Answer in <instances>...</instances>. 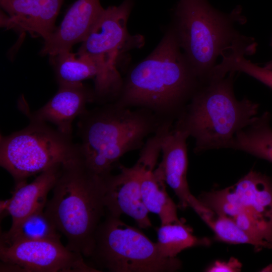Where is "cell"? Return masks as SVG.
<instances>
[{
  "mask_svg": "<svg viewBox=\"0 0 272 272\" xmlns=\"http://www.w3.org/2000/svg\"><path fill=\"white\" fill-rule=\"evenodd\" d=\"M181 50L171 26L152 52L123 79L113 102L148 110L164 122L176 120L201 84Z\"/></svg>",
  "mask_w": 272,
  "mask_h": 272,
  "instance_id": "obj_1",
  "label": "cell"
},
{
  "mask_svg": "<svg viewBox=\"0 0 272 272\" xmlns=\"http://www.w3.org/2000/svg\"><path fill=\"white\" fill-rule=\"evenodd\" d=\"M80 157L93 173L105 178L125 154L142 148L148 136L165 123L152 112L114 102L87 110L79 117Z\"/></svg>",
  "mask_w": 272,
  "mask_h": 272,
  "instance_id": "obj_2",
  "label": "cell"
},
{
  "mask_svg": "<svg viewBox=\"0 0 272 272\" xmlns=\"http://www.w3.org/2000/svg\"><path fill=\"white\" fill-rule=\"evenodd\" d=\"M91 171L80 156L64 163L44 211L65 237L66 247L90 257L96 230L106 215L105 180Z\"/></svg>",
  "mask_w": 272,
  "mask_h": 272,
  "instance_id": "obj_3",
  "label": "cell"
},
{
  "mask_svg": "<svg viewBox=\"0 0 272 272\" xmlns=\"http://www.w3.org/2000/svg\"><path fill=\"white\" fill-rule=\"evenodd\" d=\"M234 73L201 84L175 120L174 127L194 139L196 153L229 148L237 132L257 117V103L235 97Z\"/></svg>",
  "mask_w": 272,
  "mask_h": 272,
  "instance_id": "obj_4",
  "label": "cell"
},
{
  "mask_svg": "<svg viewBox=\"0 0 272 272\" xmlns=\"http://www.w3.org/2000/svg\"><path fill=\"white\" fill-rule=\"evenodd\" d=\"M241 12L237 8L223 13L207 0H179L171 27L200 83L208 80L219 56L252 41L234 27L236 22H245Z\"/></svg>",
  "mask_w": 272,
  "mask_h": 272,
  "instance_id": "obj_5",
  "label": "cell"
},
{
  "mask_svg": "<svg viewBox=\"0 0 272 272\" xmlns=\"http://www.w3.org/2000/svg\"><path fill=\"white\" fill-rule=\"evenodd\" d=\"M106 213L95 235L90 257L100 267L112 272H171L181 269L177 257L168 258L137 228Z\"/></svg>",
  "mask_w": 272,
  "mask_h": 272,
  "instance_id": "obj_6",
  "label": "cell"
},
{
  "mask_svg": "<svg viewBox=\"0 0 272 272\" xmlns=\"http://www.w3.org/2000/svg\"><path fill=\"white\" fill-rule=\"evenodd\" d=\"M80 155L79 144L46 123L30 120L25 128L1 136L0 165L13 177L15 186Z\"/></svg>",
  "mask_w": 272,
  "mask_h": 272,
  "instance_id": "obj_7",
  "label": "cell"
},
{
  "mask_svg": "<svg viewBox=\"0 0 272 272\" xmlns=\"http://www.w3.org/2000/svg\"><path fill=\"white\" fill-rule=\"evenodd\" d=\"M206 207L233 220L262 248L272 249V180L251 170L234 185L201 194Z\"/></svg>",
  "mask_w": 272,
  "mask_h": 272,
  "instance_id": "obj_8",
  "label": "cell"
},
{
  "mask_svg": "<svg viewBox=\"0 0 272 272\" xmlns=\"http://www.w3.org/2000/svg\"><path fill=\"white\" fill-rule=\"evenodd\" d=\"M0 271L99 272L81 253L60 240L10 239L1 237Z\"/></svg>",
  "mask_w": 272,
  "mask_h": 272,
  "instance_id": "obj_9",
  "label": "cell"
},
{
  "mask_svg": "<svg viewBox=\"0 0 272 272\" xmlns=\"http://www.w3.org/2000/svg\"><path fill=\"white\" fill-rule=\"evenodd\" d=\"M133 0H124L118 6L104 9L77 54L92 56L111 69L117 68L119 54L144 43L140 35L131 36L127 21Z\"/></svg>",
  "mask_w": 272,
  "mask_h": 272,
  "instance_id": "obj_10",
  "label": "cell"
},
{
  "mask_svg": "<svg viewBox=\"0 0 272 272\" xmlns=\"http://www.w3.org/2000/svg\"><path fill=\"white\" fill-rule=\"evenodd\" d=\"M161 152V143L156 139L148 140L137 161L140 169L141 191L143 202L149 212L157 214L161 225L179 223L177 206L166 190L162 170L155 168Z\"/></svg>",
  "mask_w": 272,
  "mask_h": 272,
  "instance_id": "obj_11",
  "label": "cell"
},
{
  "mask_svg": "<svg viewBox=\"0 0 272 272\" xmlns=\"http://www.w3.org/2000/svg\"><path fill=\"white\" fill-rule=\"evenodd\" d=\"M58 85L56 94L37 110L30 112L23 97L20 107L29 120L51 123L59 132L72 137L73 122L86 112L87 104L95 100L94 91H90L82 83Z\"/></svg>",
  "mask_w": 272,
  "mask_h": 272,
  "instance_id": "obj_12",
  "label": "cell"
},
{
  "mask_svg": "<svg viewBox=\"0 0 272 272\" xmlns=\"http://www.w3.org/2000/svg\"><path fill=\"white\" fill-rule=\"evenodd\" d=\"M120 172L105 177L104 203L106 213L132 218L142 229L152 226L142 197L140 169L137 163L131 167L120 166Z\"/></svg>",
  "mask_w": 272,
  "mask_h": 272,
  "instance_id": "obj_13",
  "label": "cell"
},
{
  "mask_svg": "<svg viewBox=\"0 0 272 272\" xmlns=\"http://www.w3.org/2000/svg\"><path fill=\"white\" fill-rule=\"evenodd\" d=\"M64 0H0L5 13L3 27L25 31L46 40L55 29V22Z\"/></svg>",
  "mask_w": 272,
  "mask_h": 272,
  "instance_id": "obj_14",
  "label": "cell"
},
{
  "mask_svg": "<svg viewBox=\"0 0 272 272\" xmlns=\"http://www.w3.org/2000/svg\"><path fill=\"white\" fill-rule=\"evenodd\" d=\"M103 9L100 0H77L67 10L59 26L44 40L41 54L52 57L69 51L74 45L82 42Z\"/></svg>",
  "mask_w": 272,
  "mask_h": 272,
  "instance_id": "obj_15",
  "label": "cell"
},
{
  "mask_svg": "<svg viewBox=\"0 0 272 272\" xmlns=\"http://www.w3.org/2000/svg\"><path fill=\"white\" fill-rule=\"evenodd\" d=\"M62 165L54 166L40 174L30 183L15 186L11 197L1 201L2 217L10 215L12 230L31 215L45 209L48 193L59 175Z\"/></svg>",
  "mask_w": 272,
  "mask_h": 272,
  "instance_id": "obj_16",
  "label": "cell"
},
{
  "mask_svg": "<svg viewBox=\"0 0 272 272\" xmlns=\"http://www.w3.org/2000/svg\"><path fill=\"white\" fill-rule=\"evenodd\" d=\"M185 132L173 126L164 134L161 142L162 159L159 166L164 180L179 199V207H189L192 196L187 180L188 157Z\"/></svg>",
  "mask_w": 272,
  "mask_h": 272,
  "instance_id": "obj_17",
  "label": "cell"
},
{
  "mask_svg": "<svg viewBox=\"0 0 272 272\" xmlns=\"http://www.w3.org/2000/svg\"><path fill=\"white\" fill-rule=\"evenodd\" d=\"M271 115L265 112L253 122L241 130L235 140L237 150L272 163Z\"/></svg>",
  "mask_w": 272,
  "mask_h": 272,
  "instance_id": "obj_18",
  "label": "cell"
},
{
  "mask_svg": "<svg viewBox=\"0 0 272 272\" xmlns=\"http://www.w3.org/2000/svg\"><path fill=\"white\" fill-rule=\"evenodd\" d=\"M51 57L58 84L82 83L86 79L96 78L100 73L99 61L88 55L69 51Z\"/></svg>",
  "mask_w": 272,
  "mask_h": 272,
  "instance_id": "obj_19",
  "label": "cell"
},
{
  "mask_svg": "<svg viewBox=\"0 0 272 272\" xmlns=\"http://www.w3.org/2000/svg\"><path fill=\"white\" fill-rule=\"evenodd\" d=\"M157 245L164 256L175 258L182 251L195 246H208L211 241L207 237H198L184 222L161 225L157 230Z\"/></svg>",
  "mask_w": 272,
  "mask_h": 272,
  "instance_id": "obj_20",
  "label": "cell"
},
{
  "mask_svg": "<svg viewBox=\"0 0 272 272\" xmlns=\"http://www.w3.org/2000/svg\"><path fill=\"white\" fill-rule=\"evenodd\" d=\"M1 237L10 239L60 240L55 224L44 210L24 219L17 227L3 232Z\"/></svg>",
  "mask_w": 272,
  "mask_h": 272,
  "instance_id": "obj_21",
  "label": "cell"
},
{
  "mask_svg": "<svg viewBox=\"0 0 272 272\" xmlns=\"http://www.w3.org/2000/svg\"><path fill=\"white\" fill-rule=\"evenodd\" d=\"M242 263L238 259L231 257L228 261L216 260L206 269L208 272H238L241 270Z\"/></svg>",
  "mask_w": 272,
  "mask_h": 272,
  "instance_id": "obj_22",
  "label": "cell"
},
{
  "mask_svg": "<svg viewBox=\"0 0 272 272\" xmlns=\"http://www.w3.org/2000/svg\"><path fill=\"white\" fill-rule=\"evenodd\" d=\"M251 76L272 89V71L256 65L252 69Z\"/></svg>",
  "mask_w": 272,
  "mask_h": 272,
  "instance_id": "obj_23",
  "label": "cell"
},
{
  "mask_svg": "<svg viewBox=\"0 0 272 272\" xmlns=\"http://www.w3.org/2000/svg\"><path fill=\"white\" fill-rule=\"evenodd\" d=\"M270 45L272 47V36L270 39ZM263 67L266 69L272 71V59L266 62Z\"/></svg>",
  "mask_w": 272,
  "mask_h": 272,
  "instance_id": "obj_24",
  "label": "cell"
},
{
  "mask_svg": "<svg viewBox=\"0 0 272 272\" xmlns=\"http://www.w3.org/2000/svg\"><path fill=\"white\" fill-rule=\"evenodd\" d=\"M237 49H238V50H243V51H245L246 53V55H248L247 52L246 51V50H245L244 49H241V48H237V49H236L235 50H234V51H232L231 52H233V51H234L235 50H237ZM231 52H230V53H231ZM230 53H229V54H230ZM228 54H227V55H228ZM227 55H226V56H227ZM224 57H225V56H224ZM223 57H222V58H223ZM217 65H216V66H217ZM216 66L215 67V68H214V74H215L216 76H218V77H225V76H222L219 75V74L217 73L216 70Z\"/></svg>",
  "mask_w": 272,
  "mask_h": 272,
  "instance_id": "obj_25",
  "label": "cell"
}]
</instances>
